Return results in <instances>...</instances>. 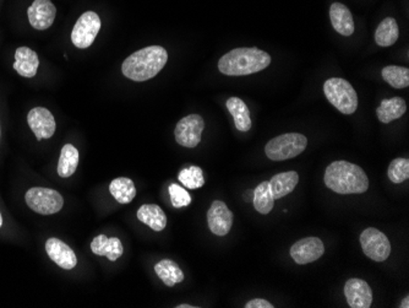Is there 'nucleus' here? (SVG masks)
I'll return each mask as SVG.
<instances>
[{
  "label": "nucleus",
  "instance_id": "31",
  "mask_svg": "<svg viewBox=\"0 0 409 308\" xmlns=\"http://www.w3.org/2000/svg\"><path fill=\"white\" fill-rule=\"evenodd\" d=\"M169 195H171V205L174 207H188L191 203V197L189 193L186 192V188L181 187L178 184H171L169 188Z\"/></svg>",
  "mask_w": 409,
  "mask_h": 308
},
{
  "label": "nucleus",
  "instance_id": "33",
  "mask_svg": "<svg viewBox=\"0 0 409 308\" xmlns=\"http://www.w3.org/2000/svg\"><path fill=\"white\" fill-rule=\"evenodd\" d=\"M401 308H409V297L408 296H407V297H405V300H403V301H402V302H401Z\"/></svg>",
  "mask_w": 409,
  "mask_h": 308
},
{
  "label": "nucleus",
  "instance_id": "6",
  "mask_svg": "<svg viewBox=\"0 0 409 308\" xmlns=\"http://www.w3.org/2000/svg\"><path fill=\"white\" fill-rule=\"evenodd\" d=\"M26 203L30 209L41 215H52L62 210L64 199L59 192L51 188H30L26 195Z\"/></svg>",
  "mask_w": 409,
  "mask_h": 308
},
{
  "label": "nucleus",
  "instance_id": "35",
  "mask_svg": "<svg viewBox=\"0 0 409 308\" xmlns=\"http://www.w3.org/2000/svg\"><path fill=\"white\" fill-rule=\"evenodd\" d=\"M3 225V217H1V214H0V227Z\"/></svg>",
  "mask_w": 409,
  "mask_h": 308
},
{
  "label": "nucleus",
  "instance_id": "21",
  "mask_svg": "<svg viewBox=\"0 0 409 308\" xmlns=\"http://www.w3.org/2000/svg\"><path fill=\"white\" fill-rule=\"evenodd\" d=\"M407 111V105L402 97H394L381 102L376 110V115L381 123H391L398 120Z\"/></svg>",
  "mask_w": 409,
  "mask_h": 308
},
{
  "label": "nucleus",
  "instance_id": "2",
  "mask_svg": "<svg viewBox=\"0 0 409 308\" xmlns=\"http://www.w3.org/2000/svg\"><path fill=\"white\" fill-rule=\"evenodd\" d=\"M168 60V53L161 46H150L136 51L122 65L124 75L133 82H146L156 77Z\"/></svg>",
  "mask_w": 409,
  "mask_h": 308
},
{
  "label": "nucleus",
  "instance_id": "28",
  "mask_svg": "<svg viewBox=\"0 0 409 308\" xmlns=\"http://www.w3.org/2000/svg\"><path fill=\"white\" fill-rule=\"evenodd\" d=\"M382 79L395 89H405L409 85V70L407 68L389 65L381 72Z\"/></svg>",
  "mask_w": 409,
  "mask_h": 308
},
{
  "label": "nucleus",
  "instance_id": "32",
  "mask_svg": "<svg viewBox=\"0 0 409 308\" xmlns=\"http://www.w3.org/2000/svg\"><path fill=\"white\" fill-rule=\"evenodd\" d=\"M275 306L268 302L267 300L264 299H254L250 300L247 304H245V308H273Z\"/></svg>",
  "mask_w": 409,
  "mask_h": 308
},
{
  "label": "nucleus",
  "instance_id": "23",
  "mask_svg": "<svg viewBox=\"0 0 409 308\" xmlns=\"http://www.w3.org/2000/svg\"><path fill=\"white\" fill-rule=\"evenodd\" d=\"M155 271L158 278L162 280L163 283L168 288H173L174 285L179 284L184 280V273L179 268V265L176 262L171 259H162L155 265Z\"/></svg>",
  "mask_w": 409,
  "mask_h": 308
},
{
  "label": "nucleus",
  "instance_id": "5",
  "mask_svg": "<svg viewBox=\"0 0 409 308\" xmlns=\"http://www.w3.org/2000/svg\"><path fill=\"white\" fill-rule=\"evenodd\" d=\"M308 145L306 136L299 133H287L276 136L267 143L265 154L272 161L294 159L304 153Z\"/></svg>",
  "mask_w": 409,
  "mask_h": 308
},
{
  "label": "nucleus",
  "instance_id": "22",
  "mask_svg": "<svg viewBox=\"0 0 409 308\" xmlns=\"http://www.w3.org/2000/svg\"><path fill=\"white\" fill-rule=\"evenodd\" d=\"M226 106L228 108L229 113L233 117L234 124H235L237 129L240 130V131L250 130L252 117H250V111L243 100H240L238 97H231L226 103Z\"/></svg>",
  "mask_w": 409,
  "mask_h": 308
},
{
  "label": "nucleus",
  "instance_id": "3",
  "mask_svg": "<svg viewBox=\"0 0 409 308\" xmlns=\"http://www.w3.org/2000/svg\"><path fill=\"white\" fill-rule=\"evenodd\" d=\"M271 64V56L259 49H235L219 59V72L228 77H244L261 72Z\"/></svg>",
  "mask_w": 409,
  "mask_h": 308
},
{
  "label": "nucleus",
  "instance_id": "11",
  "mask_svg": "<svg viewBox=\"0 0 409 308\" xmlns=\"http://www.w3.org/2000/svg\"><path fill=\"white\" fill-rule=\"evenodd\" d=\"M209 230L217 236H226L233 226V212L226 203L214 200L207 212Z\"/></svg>",
  "mask_w": 409,
  "mask_h": 308
},
{
  "label": "nucleus",
  "instance_id": "4",
  "mask_svg": "<svg viewBox=\"0 0 409 308\" xmlns=\"http://www.w3.org/2000/svg\"><path fill=\"white\" fill-rule=\"evenodd\" d=\"M325 96L343 115H353L358 108V95L352 85L341 77H331L324 84Z\"/></svg>",
  "mask_w": 409,
  "mask_h": 308
},
{
  "label": "nucleus",
  "instance_id": "9",
  "mask_svg": "<svg viewBox=\"0 0 409 308\" xmlns=\"http://www.w3.org/2000/svg\"><path fill=\"white\" fill-rule=\"evenodd\" d=\"M204 129V122L199 115L186 116L178 122L174 135L178 144L184 148H196L200 144L201 134Z\"/></svg>",
  "mask_w": 409,
  "mask_h": 308
},
{
  "label": "nucleus",
  "instance_id": "14",
  "mask_svg": "<svg viewBox=\"0 0 409 308\" xmlns=\"http://www.w3.org/2000/svg\"><path fill=\"white\" fill-rule=\"evenodd\" d=\"M29 21L34 29L47 30L52 26L57 9L51 0H34L27 10Z\"/></svg>",
  "mask_w": 409,
  "mask_h": 308
},
{
  "label": "nucleus",
  "instance_id": "1",
  "mask_svg": "<svg viewBox=\"0 0 409 308\" xmlns=\"http://www.w3.org/2000/svg\"><path fill=\"white\" fill-rule=\"evenodd\" d=\"M325 184L338 194H363L369 188L367 174L348 161H333L325 171Z\"/></svg>",
  "mask_w": 409,
  "mask_h": 308
},
{
  "label": "nucleus",
  "instance_id": "24",
  "mask_svg": "<svg viewBox=\"0 0 409 308\" xmlns=\"http://www.w3.org/2000/svg\"><path fill=\"white\" fill-rule=\"evenodd\" d=\"M79 165V151L72 144L63 146L59 162H58V174L63 179H67L75 174Z\"/></svg>",
  "mask_w": 409,
  "mask_h": 308
},
{
  "label": "nucleus",
  "instance_id": "8",
  "mask_svg": "<svg viewBox=\"0 0 409 308\" xmlns=\"http://www.w3.org/2000/svg\"><path fill=\"white\" fill-rule=\"evenodd\" d=\"M361 245L367 257L375 262H385L391 255V243L385 233L369 227L361 235Z\"/></svg>",
  "mask_w": 409,
  "mask_h": 308
},
{
  "label": "nucleus",
  "instance_id": "29",
  "mask_svg": "<svg viewBox=\"0 0 409 308\" xmlns=\"http://www.w3.org/2000/svg\"><path fill=\"white\" fill-rule=\"evenodd\" d=\"M178 179L189 189H199L204 184V172L197 166H190L188 169H181Z\"/></svg>",
  "mask_w": 409,
  "mask_h": 308
},
{
  "label": "nucleus",
  "instance_id": "10",
  "mask_svg": "<svg viewBox=\"0 0 409 308\" xmlns=\"http://www.w3.org/2000/svg\"><path fill=\"white\" fill-rule=\"evenodd\" d=\"M325 253L324 242L319 237H305L290 247V257L297 264H309Z\"/></svg>",
  "mask_w": 409,
  "mask_h": 308
},
{
  "label": "nucleus",
  "instance_id": "16",
  "mask_svg": "<svg viewBox=\"0 0 409 308\" xmlns=\"http://www.w3.org/2000/svg\"><path fill=\"white\" fill-rule=\"evenodd\" d=\"M330 19L333 29L342 36H352L354 32V21L352 13L342 3H333L330 8Z\"/></svg>",
  "mask_w": 409,
  "mask_h": 308
},
{
  "label": "nucleus",
  "instance_id": "19",
  "mask_svg": "<svg viewBox=\"0 0 409 308\" xmlns=\"http://www.w3.org/2000/svg\"><path fill=\"white\" fill-rule=\"evenodd\" d=\"M298 182H299V174H297L295 171H288V172L275 174L268 181L272 197L275 200L286 197L290 193L294 191Z\"/></svg>",
  "mask_w": 409,
  "mask_h": 308
},
{
  "label": "nucleus",
  "instance_id": "30",
  "mask_svg": "<svg viewBox=\"0 0 409 308\" xmlns=\"http://www.w3.org/2000/svg\"><path fill=\"white\" fill-rule=\"evenodd\" d=\"M389 179L392 184H400L409 177V160L395 159L389 166Z\"/></svg>",
  "mask_w": 409,
  "mask_h": 308
},
{
  "label": "nucleus",
  "instance_id": "15",
  "mask_svg": "<svg viewBox=\"0 0 409 308\" xmlns=\"http://www.w3.org/2000/svg\"><path fill=\"white\" fill-rule=\"evenodd\" d=\"M46 250L49 258L63 269L72 270L77 267L75 252L59 238H49L46 242Z\"/></svg>",
  "mask_w": 409,
  "mask_h": 308
},
{
  "label": "nucleus",
  "instance_id": "26",
  "mask_svg": "<svg viewBox=\"0 0 409 308\" xmlns=\"http://www.w3.org/2000/svg\"><path fill=\"white\" fill-rule=\"evenodd\" d=\"M110 192L120 204H129L136 197V188L133 181L125 177L115 179L110 182Z\"/></svg>",
  "mask_w": 409,
  "mask_h": 308
},
{
  "label": "nucleus",
  "instance_id": "25",
  "mask_svg": "<svg viewBox=\"0 0 409 308\" xmlns=\"http://www.w3.org/2000/svg\"><path fill=\"white\" fill-rule=\"evenodd\" d=\"M400 36V29L397 21L392 18H386L377 26L375 32V42L380 47H390L396 44Z\"/></svg>",
  "mask_w": 409,
  "mask_h": 308
},
{
  "label": "nucleus",
  "instance_id": "27",
  "mask_svg": "<svg viewBox=\"0 0 409 308\" xmlns=\"http://www.w3.org/2000/svg\"><path fill=\"white\" fill-rule=\"evenodd\" d=\"M254 207L257 212H260L262 215H266L273 209V204H275V199L272 197L271 189L268 186V182H261L259 184L255 191H254Z\"/></svg>",
  "mask_w": 409,
  "mask_h": 308
},
{
  "label": "nucleus",
  "instance_id": "12",
  "mask_svg": "<svg viewBox=\"0 0 409 308\" xmlns=\"http://www.w3.org/2000/svg\"><path fill=\"white\" fill-rule=\"evenodd\" d=\"M30 128L39 140L49 139L56 133V120L47 108L36 107L27 116Z\"/></svg>",
  "mask_w": 409,
  "mask_h": 308
},
{
  "label": "nucleus",
  "instance_id": "18",
  "mask_svg": "<svg viewBox=\"0 0 409 308\" xmlns=\"http://www.w3.org/2000/svg\"><path fill=\"white\" fill-rule=\"evenodd\" d=\"M91 250L96 255L107 257L110 262H115L123 255L124 248L119 238L100 235L93 238V241L91 243Z\"/></svg>",
  "mask_w": 409,
  "mask_h": 308
},
{
  "label": "nucleus",
  "instance_id": "13",
  "mask_svg": "<svg viewBox=\"0 0 409 308\" xmlns=\"http://www.w3.org/2000/svg\"><path fill=\"white\" fill-rule=\"evenodd\" d=\"M344 295L351 308H369L372 304V291L367 281L358 278L348 280Z\"/></svg>",
  "mask_w": 409,
  "mask_h": 308
},
{
  "label": "nucleus",
  "instance_id": "34",
  "mask_svg": "<svg viewBox=\"0 0 409 308\" xmlns=\"http://www.w3.org/2000/svg\"><path fill=\"white\" fill-rule=\"evenodd\" d=\"M196 306H190V304H179V306H176V308H194Z\"/></svg>",
  "mask_w": 409,
  "mask_h": 308
},
{
  "label": "nucleus",
  "instance_id": "20",
  "mask_svg": "<svg viewBox=\"0 0 409 308\" xmlns=\"http://www.w3.org/2000/svg\"><path fill=\"white\" fill-rule=\"evenodd\" d=\"M140 222L151 227L153 231H162L167 226V217L161 207L156 204H145L136 212Z\"/></svg>",
  "mask_w": 409,
  "mask_h": 308
},
{
  "label": "nucleus",
  "instance_id": "17",
  "mask_svg": "<svg viewBox=\"0 0 409 308\" xmlns=\"http://www.w3.org/2000/svg\"><path fill=\"white\" fill-rule=\"evenodd\" d=\"M39 59L37 53L29 47H20L15 52L14 69L21 77H34L37 74Z\"/></svg>",
  "mask_w": 409,
  "mask_h": 308
},
{
  "label": "nucleus",
  "instance_id": "7",
  "mask_svg": "<svg viewBox=\"0 0 409 308\" xmlns=\"http://www.w3.org/2000/svg\"><path fill=\"white\" fill-rule=\"evenodd\" d=\"M100 30V19L93 11H86L79 18L72 32V41L77 49H89Z\"/></svg>",
  "mask_w": 409,
  "mask_h": 308
}]
</instances>
